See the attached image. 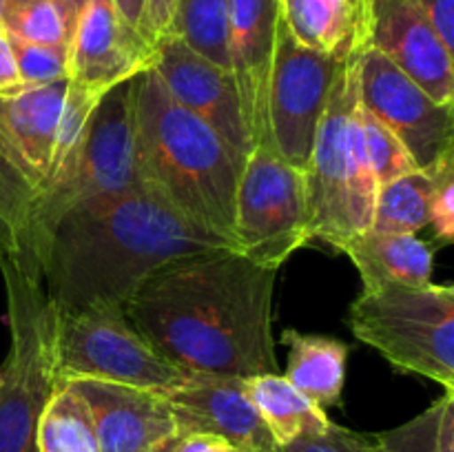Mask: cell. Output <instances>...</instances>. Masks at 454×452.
Instances as JSON below:
<instances>
[{
  "label": "cell",
  "mask_w": 454,
  "mask_h": 452,
  "mask_svg": "<svg viewBox=\"0 0 454 452\" xmlns=\"http://www.w3.org/2000/svg\"><path fill=\"white\" fill-rule=\"evenodd\" d=\"M177 437H180V434H173V437H168V439H164V441L155 443V446L146 448L145 452H171V450H173V446H176Z\"/></svg>",
  "instance_id": "39"
},
{
  "label": "cell",
  "mask_w": 454,
  "mask_h": 452,
  "mask_svg": "<svg viewBox=\"0 0 454 452\" xmlns=\"http://www.w3.org/2000/svg\"><path fill=\"white\" fill-rule=\"evenodd\" d=\"M279 16L306 49L346 60L368 47V0H279Z\"/></svg>",
  "instance_id": "19"
},
{
  "label": "cell",
  "mask_w": 454,
  "mask_h": 452,
  "mask_svg": "<svg viewBox=\"0 0 454 452\" xmlns=\"http://www.w3.org/2000/svg\"><path fill=\"white\" fill-rule=\"evenodd\" d=\"M433 171H412L377 186L371 230L417 235L428 226Z\"/></svg>",
  "instance_id": "24"
},
{
  "label": "cell",
  "mask_w": 454,
  "mask_h": 452,
  "mask_svg": "<svg viewBox=\"0 0 454 452\" xmlns=\"http://www.w3.org/2000/svg\"><path fill=\"white\" fill-rule=\"evenodd\" d=\"M111 3H114L115 9H118L120 16L124 18V22L131 25L133 29H137L146 0H111Z\"/></svg>",
  "instance_id": "37"
},
{
  "label": "cell",
  "mask_w": 454,
  "mask_h": 452,
  "mask_svg": "<svg viewBox=\"0 0 454 452\" xmlns=\"http://www.w3.org/2000/svg\"><path fill=\"white\" fill-rule=\"evenodd\" d=\"M0 31H3V0H0Z\"/></svg>",
  "instance_id": "41"
},
{
  "label": "cell",
  "mask_w": 454,
  "mask_h": 452,
  "mask_svg": "<svg viewBox=\"0 0 454 452\" xmlns=\"http://www.w3.org/2000/svg\"><path fill=\"white\" fill-rule=\"evenodd\" d=\"M0 270L7 288L12 346L0 368V452H35V430L56 390L58 310L40 269L12 251Z\"/></svg>",
  "instance_id": "4"
},
{
  "label": "cell",
  "mask_w": 454,
  "mask_h": 452,
  "mask_svg": "<svg viewBox=\"0 0 454 452\" xmlns=\"http://www.w3.org/2000/svg\"><path fill=\"white\" fill-rule=\"evenodd\" d=\"M222 452H247V450H242V448H238V446H231L229 443V446H226Z\"/></svg>",
  "instance_id": "40"
},
{
  "label": "cell",
  "mask_w": 454,
  "mask_h": 452,
  "mask_svg": "<svg viewBox=\"0 0 454 452\" xmlns=\"http://www.w3.org/2000/svg\"><path fill=\"white\" fill-rule=\"evenodd\" d=\"M359 102L402 140L419 171L454 155V105L434 100L377 49L357 58Z\"/></svg>",
  "instance_id": "12"
},
{
  "label": "cell",
  "mask_w": 454,
  "mask_h": 452,
  "mask_svg": "<svg viewBox=\"0 0 454 452\" xmlns=\"http://www.w3.org/2000/svg\"><path fill=\"white\" fill-rule=\"evenodd\" d=\"M160 394L180 434H213L247 452L278 446L239 377L189 375L182 384L160 390Z\"/></svg>",
  "instance_id": "15"
},
{
  "label": "cell",
  "mask_w": 454,
  "mask_h": 452,
  "mask_svg": "<svg viewBox=\"0 0 454 452\" xmlns=\"http://www.w3.org/2000/svg\"><path fill=\"white\" fill-rule=\"evenodd\" d=\"M260 452H282V450H279V446H275V448H269V450H260Z\"/></svg>",
  "instance_id": "42"
},
{
  "label": "cell",
  "mask_w": 454,
  "mask_h": 452,
  "mask_svg": "<svg viewBox=\"0 0 454 452\" xmlns=\"http://www.w3.org/2000/svg\"><path fill=\"white\" fill-rule=\"evenodd\" d=\"M357 122L377 184H384V182L402 177L406 173L419 171L402 140L386 124H381L375 115L368 113L362 102L357 106Z\"/></svg>",
  "instance_id": "28"
},
{
  "label": "cell",
  "mask_w": 454,
  "mask_h": 452,
  "mask_svg": "<svg viewBox=\"0 0 454 452\" xmlns=\"http://www.w3.org/2000/svg\"><path fill=\"white\" fill-rule=\"evenodd\" d=\"M171 35L231 71L229 0H180Z\"/></svg>",
  "instance_id": "25"
},
{
  "label": "cell",
  "mask_w": 454,
  "mask_h": 452,
  "mask_svg": "<svg viewBox=\"0 0 454 452\" xmlns=\"http://www.w3.org/2000/svg\"><path fill=\"white\" fill-rule=\"evenodd\" d=\"M346 60L306 49L279 20L266 97V122L273 149L300 171L309 167L333 84Z\"/></svg>",
  "instance_id": "11"
},
{
  "label": "cell",
  "mask_w": 454,
  "mask_h": 452,
  "mask_svg": "<svg viewBox=\"0 0 454 452\" xmlns=\"http://www.w3.org/2000/svg\"><path fill=\"white\" fill-rule=\"evenodd\" d=\"M189 372L155 353L133 328L122 306L93 304L75 310H58L56 379H100L167 390L182 384Z\"/></svg>",
  "instance_id": "8"
},
{
  "label": "cell",
  "mask_w": 454,
  "mask_h": 452,
  "mask_svg": "<svg viewBox=\"0 0 454 452\" xmlns=\"http://www.w3.org/2000/svg\"><path fill=\"white\" fill-rule=\"evenodd\" d=\"M275 282V269L238 248H215L158 269L122 308L151 348L180 370L247 379L278 372Z\"/></svg>",
  "instance_id": "1"
},
{
  "label": "cell",
  "mask_w": 454,
  "mask_h": 452,
  "mask_svg": "<svg viewBox=\"0 0 454 452\" xmlns=\"http://www.w3.org/2000/svg\"><path fill=\"white\" fill-rule=\"evenodd\" d=\"M12 251H13V235L12 230L7 229V224L0 220V261H3Z\"/></svg>",
  "instance_id": "38"
},
{
  "label": "cell",
  "mask_w": 454,
  "mask_h": 452,
  "mask_svg": "<svg viewBox=\"0 0 454 452\" xmlns=\"http://www.w3.org/2000/svg\"><path fill=\"white\" fill-rule=\"evenodd\" d=\"M91 415L100 452H145L177 433L176 419L158 390L100 379L67 381Z\"/></svg>",
  "instance_id": "18"
},
{
  "label": "cell",
  "mask_w": 454,
  "mask_h": 452,
  "mask_svg": "<svg viewBox=\"0 0 454 452\" xmlns=\"http://www.w3.org/2000/svg\"><path fill=\"white\" fill-rule=\"evenodd\" d=\"M215 248L238 246L142 184L65 213L35 264L49 300L62 313L93 304L124 306L158 269Z\"/></svg>",
  "instance_id": "2"
},
{
  "label": "cell",
  "mask_w": 454,
  "mask_h": 452,
  "mask_svg": "<svg viewBox=\"0 0 454 452\" xmlns=\"http://www.w3.org/2000/svg\"><path fill=\"white\" fill-rule=\"evenodd\" d=\"M368 47L443 105H454L452 49L417 0H368Z\"/></svg>",
  "instance_id": "14"
},
{
  "label": "cell",
  "mask_w": 454,
  "mask_h": 452,
  "mask_svg": "<svg viewBox=\"0 0 454 452\" xmlns=\"http://www.w3.org/2000/svg\"><path fill=\"white\" fill-rule=\"evenodd\" d=\"M448 49H454V0H417Z\"/></svg>",
  "instance_id": "33"
},
{
  "label": "cell",
  "mask_w": 454,
  "mask_h": 452,
  "mask_svg": "<svg viewBox=\"0 0 454 452\" xmlns=\"http://www.w3.org/2000/svg\"><path fill=\"white\" fill-rule=\"evenodd\" d=\"M244 388L278 446H286L301 434L319 433L331 424L324 408L278 372L247 377Z\"/></svg>",
  "instance_id": "22"
},
{
  "label": "cell",
  "mask_w": 454,
  "mask_h": 452,
  "mask_svg": "<svg viewBox=\"0 0 454 452\" xmlns=\"http://www.w3.org/2000/svg\"><path fill=\"white\" fill-rule=\"evenodd\" d=\"M375 439L381 452H454V393L443 390L421 415Z\"/></svg>",
  "instance_id": "26"
},
{
  "label": "cell",
  "mask_w": 454,
  "mask_h": 452,
  "mask_svg": "<svg viewBox=\"0 0 454 452\" xmlns=\"http://www.w3.org/2000/svg\"><path fill=\"white\" fill-rule=\"evenodd\" d=\"M9 44L22 89H38L69 78V47L65 44H38L16 38H9Z\"/></svg>",
  "instance_id": "29"
},
{
  "label": "cell",
  "mask_w": 454,
  "mask_h": 452,
  "mask_svg": "<svg viewBox=\"0 0 454 452\" xmlns=\"http://www.w3.org/2000/svg\"><path fill=\"white\" fill-rule=\"evenodd\" d=\"M310 239L304 171L279 158L273 144L253 146L235 193L238 251L255 264L279 270Z\"/></svg>",
  "instance_id": "9"
},
{
  "label": "cell",
  "mask_w": 454,
  "mask_h": 452,
  "mask_svg": "<svg viewBox=\"0 0 454 452\" xmlns=\"http://www.w3.org/2000/svg\"><path fill=\"white\" fill-rule=\"evenodd\" d=\"M22 91L20 75H18L16 58L4 31H0V96H13Z\"/></svg>",
  "instance_id": "34"
},
{
  "label": "cell",
  "mask_w": 454,
  "mask_h": 452,
  "mask_svg": "<svg viewBox=\"0 0 454 452\" xmlns=\"http://www.w3.org/2000/svg\"><path fill=\"white\" fill-rule=\"evenodd\" d=\"M341 253L359 270L364 291L399 284L426 286L433 282V248L411 233H377L362 230L346 239Z\"/></svg>",
  "instance_id": "20"
},
{
  "label": "cell",
  "mask_w": 454,
  "mask_h": 452,
  "mask_svg": "<svg viewBox=\"0 0 454 452\" xmlns=\"http://www.w3.org/2000/svg\"><path fill=\"white\" fill-rule=\"evenodd\" d=\"M282 344L288 348L284 377L324 410L341 406L348 346L335 337L306 335L293 328L284 331Z\"/></svg>",
  "instance_id": "21"
},
{
  "label": "cell",
  "mask_w": 454,
  "mask_h": 452,
  "mask_svg": "<svg viewBox=\"0 0 454 452\" xmlns=\"http://www.w3.org/2000/svg\"><path fill=\"white\" fill-rule=\"evenodd\" d=\"M53 3H56L58 12H60L62 20H65L67 34H69V38H71L75 31V25H78L80 16H82V12L87 9L89 0H53Z\"/></svg>",
  "instance_id": "36"
},
{
  "label": "cell",
  "mask_w": 454,
  "mask_h": 452,
  "mask_svg": "<svg viewBox=\"0 0 454 452\" xmlns=\"http://www.w3.org/2000/svg\"><path fill=\"white\" fill-rule=\"evenodd\" d=\"M69 78L0 96V220L13 242L47 182Z\"/></svg>",
  "instance_id": "10"
},
{
  "label": "cell",
  "mask_w": 454,
  "mask_h": 452,
  "mask_svg": "<svg viewBox=\"0 0 454 452\" xmlns=\"http://www.w3.org/2000/svg\"><path fill=\"white\" fill-rule=\"evenodd\" d=\"M282 452H381L375 437H366L355 430L328 424L319 433L301 434L286 446H279Z\"/></svg>",
  "instance_id": "30"
},
{
  "label": "cell",
  "mask_w": 454,
  "mask_h": 452,
  "mask_svg": "<svg viewBox=\"0 0 454 452\" xmlns=\"http://www.w3.org/2000/svg\"><path fill=\"white\" fill-rule=\"evenodd\" d=\"M433 193L428 204V226L443 244L454 239V155L433 168Z\"/></svg>",
  "instance_id": "31"
},
{
  "label": "cell",
  "mask_w": 454,
  "mask_h": 452,
  "mask_svg": "<svg viewBox=\"0 0 454 452\" xmlns=\"http://www.w3.org/2000/svg\"><path fill=\"white\" fill-rule=\"evenodd\" d=\"M133 136L140 177L182 215L235 242V193L244 160L177 105L155 69L133 78Z\"/></svg>",
  "instance_id": "3"
},
{
  "label": "cell",
  "mask_w": 454,
  "mask_h": 452,
  "mask_svg": "<svg viewBox=\"0 0 454 452\" xmlns=\"http://www.w3.org/2000/svg\"><path fill=\"white\" fill-rule=\"evenodd\" d=\"M35 452H100L87 403L71 384H58L49 397L35 430Z\"/></svg>",
  "instance_id": "23"
},
{
  "label": "cell",
  "mask_w": 454,
  "mask_h": 452,
  "mask_svg": "<svg viewBox=\"0 0 454 452\" xmlns=\"http://www.w3.org/2000/svg\"><path fill=\"white\" fill-rule=\"evenodd\" d=\"M155 49L124 22L111 0H89L69 44V80L111 91L153 66Z\"/></svg>",
  "instance_id": "16"
},
{
  "label": "cell",
  "mask_w": 454,
  "mask_h": 452,
  "mask_svg": "<svg viewBox=\"0 0 454 452\" xmlns=\"http://www.w3.org/2000/svg\"><path fill=\"white\" fill-rule=\"evenodd\" d=\"M153 69L177 105L207 122L247 162L253 142L233 74L200 56L176 35L155 47Z\"/></svg>",
  "instance_id": "13"
},
{
  "label": "cell",
  "mask_w": 454,
  "mask_h": 452,
  "mask_svg": "<svg viewBox=\"0 0 454 452\" xmlns=\"http://www.w3.org/2000/svg\"><path fill=\"white\" fill-rule=\"evenodd\" d=\"M177 3L180 0H146L140 25H137V34L145 38L146 44L155 49L164 38L171 35Z\"/></svg>",
  "instance_id": "32"
},
{
  "label": "cell",
  "mask_w": 454,
  "mask_h": 452,
  "mask_svg": "<svg viewBox=\"0 0 454 452\" xmlns=\"http://www.w3.org/2000/svg\"><path fill=\"white\" fill-rule=\"evenodd\" d=\"M350 328L397 370L428 377L454 393V286H388L362 291Z\"/></svg>",
  "instance_id": "7"
},
{
  "label": "cell",
  "mask_w": 454,
  "mask_h": 452,
  "mask_svg": "<svg viewBox=\"0 0 454 452\" xmlns=\"http://www.w3.org/2000/svg\"><path fill=\"white\" fill-rule=\"evenodd\" d=\"M3 31L25 43L65 47L71 43L53 0H3Z\"/></svg>",
  "instance_id": "27"
},
{
  "label": "cell",
  "mask_w": 454,
  "mask_h": 452,
  "mask_svg": "<svg viewBox=\"0 0 454 452\" xmlns=\"http://www.w3.org/2000/svg\"><path fill=\"white\" fill-rule=\"evenodd\" d=\"M279 20V0H229L231 74L253 146L270 144L266 97Z\"/></svg>",
  "instance_id": "17"
},
{
  "label": "cell",
  "mask_w": 454,
  "mask_h": 452,
  "mask_svg": "<svg viewBox=\"0 0 454 452\" xmlns=\"http://www.w3.org/2000/svg\"><path fill=\"white\" fill-rule=\"evenodd\" d=\"M229 446V441L213 434H180L171 452H222Z\"/></svg>",
  "instance_id": "35"
},
{
  "label": "cell",
  "mask_w": 454,
  "mask_h": 452,
  "mask_svg": "<svg viewBox=\"0 0 454 452\" xmlns=\"http://www.w3.org/2000/svg\"><path fill=\"white\" fill-rule=\"evenodd\" d=\"M131 91L133 78L105 93L89 120L78 158L56 186L43 191L31 204L13 251L35 261L53 226L71 208L145 184L136 158Z\"/></svg>",
  "instance_id": "6"
},
{
  "label": "cell",
  "mask_w": 454,
  "mask_h": 452,
  "mask_svg": "<svg viewBox=\"0 0 454 452\" xmlns=\"http://www.w3.org/2000/svg\"><path fill=\"white\" fill-rule=\"evenodd\" d=\"M357 58H348L337 74L304 171L313 239L337 251L355 233L371 229L380 186L357 122Z\"/></svg>",
  "instance_id": "5"
}]
</instances>
